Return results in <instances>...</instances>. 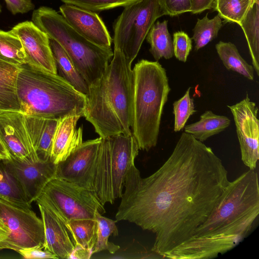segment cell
Here are the masks:
<instances>
[{
  "mask_svg": "<svg viewBox=\"0 0 259 259\" xmlns=\"http://www.w3.org/2000/svg\"><path fill=\"white\" fill-rule=\"evenodd\" d=\"M230 183L212 149L183 133L171 155L142 178L135 164L115 215L155 234L151 250L164 255L191 237L212 214Z\"/></svg>",
  "mask_w": 259,
  "mask_h": 259,
  "instance_id": "cell-1",
  "label": "cell"
},
{
  "mask_svg": "<svg viewBox=\"0 0 259 259\" xmlns=\"http://www.w3.org/2000/svg\"><path fill=\"white\" fill-rule=\"evenodd\" d=\"M258 215V176L255 169H249L230 182L212 214L164 258H215L246 238L257 223Z\"/></svg>",
  "mask_w": 259,
  "mask_h": 259,
  "instance_id": "cell-2",
  "label": "cell"
},
{
  "mask_svg": "<svg viewBox=\"0 0 259 259\" xmlns=\"http://www.w3.org/2000/svg\"><path fill=\"white\" fill-rule=\"evenodd\" d=\"M131 66L123 53L114 49L104 73L89 85L83 116L101 138L132 135L134 74Z\"/></svg>",
  "mask_w": 259,
  "mask_h": 259,
  "instance_id": "cell-3",
  "label": "cell"
},
{
  "mask_svg": "<svg viewBox=\"0 0 259 259\" xmlns=\"http://www.w3.org/2000/svg\"><path fill=\"white\" fill-rule=\"evenodd\" d=\"M16 91L24 115L55 119L83 116L85 96L58 74L24 64L18 73Z\"/></svg>",
  "mask_w": 259,
  "mask_h": 259,
  "instance_id": "cell-4",
  "label": "cell"
},
{
  "mask_svg": "<svg viewBox=\"0 0 259 259\" xmlns=\"http://www.w3.org/2000/svg\"><path fill=\"white\" fill-rule=\"evenodd\" d=\"M132 135L140 150L157 143L163 107L170 88L165 69L158 61L142 59L133 69Z\"/></svg>",
  "mask_w": 259,
  "mask_h": 259,
  "instance_id": "cell-5",
  "label": "cell"
},
{
  "mask_svg": "<svg viewBox=\"0 0 259 259\" xmlns=\"http://www.w3.org/2000/svg\"><path fill=\"white\" fill-rule=\"evenodd\" d=\"M31 20L62 47L89 85L101 76L113 56L111 48L100 47L90 42L52 8L43 6L35 10Z\"/></svg>",
  "mask_w": 259,
  "mask_h": 259,
  "instance_id": "cell-6",
  "label": "cell"
},
{
  "mask_svg": "<svg viewBox=\"0 0 259 259\" xmlns=\"http://www.w3.org/2000/svg\"><path fill=\"white\" fill-rule=\"evenodd\" d=\"M139 147L133 136L102 138L94 167L92 190L102 203L121 198L126 174L135 164Z\"/></svg>",
  "mask_w": 259,
  "mask_h": 259,
  "instance_id": "cell-7",
  "label": "cell"
},
{
  "mask_svg": "<svg viewBox=\"0 0 259 259\" xmlns=\"http://www.w3.org/2000/svg\"><path fill=\"white\" fill-rule=\"evenodd\" d=\"M36 201L65 223L71 220L95 219L97 211H106L93 191L58 178L47 184Z\"/></svg>",
  "mask_w": 259,
  "mask_h": 259,
  "instance_id": "cell-8",
  "label": "cell"
},
{
  "mask_svg": "<svg viewBox=\"0 0 259 259\" xmlns=\"http://www.w3.org/2000/svg\"><path fill=\"white\" fill-rule=\"evenodd\" d=\"M113 24L114 49L132 63L152 26L164 15L156 0H141L124 7Z\"/></svg>",
  "mask_w": 259,
  "mask_h": 259,
  "instance_id": "cell-9",
  "label": "cell"
},
{
  "mask_svg": "<svg viewBox=\"0 0 259 259\" xmlns=\"http://www.w3.org/2000/svg\"><path fill=\"white\" fill-rule=\"evenodd\" d=\"M44 243L42 219L31 208L0 198V251L44 248Z\"/></svg>",
  "mask_w": 259,
  "mask_h": 259,
  "instance_id": "cell-10",
  "label": "cell"
},
{
  "mask_svg": "<svg viewBox=\"0 0 259 259\" xmlns=\"http://www.w3.org/2000/svg\"><path fill=\"white\" fill-rule=\"evenodd\" d=\"M228 107L235 121L241 160L249 169H255L259 159L258 108L247 93L244 99Z\"/></svg>",
  "mask_w": 259,
  "mask_h": 259,
  "instance_id": "cell-11",
  "label": "cell"
},
{
  "mask_svg": "<svg viewBox=\"0 0 259 259\" xmlns=\"http://www.w3.org/2000/svg\"><path fill=\"white\" fill-rule=\"evenodd\" d=\"M101 140L100 137L82 142L64 160L57 164L55 178L92 190L94 167Z\"/></svg>",
  "mask_w": 259,
  "mask_h": 259,
  "instance_id": "cell-12",
  "label": "cell"
},
{
  "mask_svg": "<svg viewBox=\"0 0 259 259\" xmlns=\"http://www.w3.org/2000/svg\"><path fill=\"white\" fill-rule=\"evenodd\" d=\"M0 138L10 158L30 164L38 162L21 112L0 113Z\"/></svg>",
  "mask_w": 259,
  "mask_h": 259,
  "instance_id": "cell-13",
  "label": "cell"
},
{
  "mask_svg": "<svg viewBox=\"0 0 259 259\" xmlns=\"http://www.w3.org/2000/svg\"><path fill=\"white\" fill-rule=\"evenodd\" d=\"M20 40L26 64L35 68L58 74L48 35L32 21H24L11 30Z\"/></svg>",
  "mask_w": 259,
  "mask_h": 259,
  "instance_id": "cell-14",
  "label": "cell"
},
{
  "mask_svg": "<svg viewBox=\"0 0 259 259\" xmlns=\"http://www.w3.org/2000/svg\"><path fill=\"white\" fill-rule=\"evenodd\" d=\"M5 166L20 186L31 204L41 194L47 184L56 177L57 164L51 160L30 164L10 158L3 160Z\"/></svg>",
  "mask_w": 259,
  "mask_h": 259,
  "instance_id": "cell-15",
  "label": "cell"
},
{
  "mask_svg": "<svg viewBox=\"0 0 259 259\" xmlns=\"http://www.w3.org/2000/svg\"><path fill=\"white\" fill-rule=\"evenodd\" d=\"M59 11L72 27L85 38L100 47L111 48L113 39L97 13L67 4L61 6Z\"/></svg>",
  "mask_w": 259,
  "mask_h": 259,
  "instance_id": "cell-16",
  "label": "cell"
},
{
  "mask_svg": "<svg viewBox=\"0 0 259 259\" xmlns=\"http://www.w3.org/2000/svg\"><path fill=\"white\" fill-rule=\"evenodd\" d=\"M38 205L44 226V248L58 258H70L75 246L65 223L47 207Z\"/></svg>",
  "mask_w": 259,
  "mask_h": 259,
  "instance_id": "cell-17",
  "label": "cell"
},
{
  "mask_svg": "<svg viewBox=\"0 0 259 259\" xmlns=\"http://www.w3.org/2000/svg\"><path fill=\"white\" fill-rule=\"evenodd\" d=\"M81 116L69 115L59 119L55 132L50 160L58 164L64 160L82 143V128L76 129Z\"/></svg>",
  "mask_w": 259,
  "mask_h": 259,
  "instance_id": "cell-18",
  "label": "cell"
},
{
  "mask_svg": "<svg viewBox=\"0 0 259 259\" xmlns=\"http://www.w3.org/2000/svg\"><path fill=\"white\" fill-rule=\"evenodd\" d=\"M26 128L38 161L50 160L53 142L59 119L24 115Z\"/></svg>",
  "mask_w": 259,
  "mask_h": 259,
  "instance_id": "cell-19",
  "label": "cell"
},
{
  "mask_svg": "<svg viewBox=\"0 0 259 259\" xmlns=\"http://www.w3.org/2000/svg\"><path fill=\"white\" fill-rule=\"evenodd\" d=\"M65 224L75 246L70 258H90L97 240V225L96 220H71Z\"/></svg>",
  "mask_w": 259,
  "mask_h": 259,
  "instance_id": "cell-20",
  "label": "cell"
},
{
  "mask_svg": "<svg viewBox=\"0 0 259 259\" xmlns=\"http://www.w3.org/2000/svg\"><path fill=\"white\" fill-rule=\"evenodd\" d=\"M20 66L0 59V113L21 112L17 95L16 82Z\"/></svg>",
  "mask_w": 259,
  "mask_h": 259,
  "instance_id": "cell-21",
  "label": "cell"
},
{
  "mask_svg": "<svg viewBox=\"0 0 259 259\" xmlns=\"http://www.w3.org/2000/svg\"><path fill=\"white\" fill-rule=\"evenodd\" d=\"M49 40L57 71L59 72L58 74L85 96L89 90L88 83L62 47L54 39L49 38Z\"/></svg>",
  "mask_w": 259,
  "mask_h": 259,
  "instance_id": "cell-22",
  "label": "cell"
},
{
  "mask_svg": "<svg viewBox=\"0 0 259 259\" xmlns=\"http://www.w3.org/2000/svg\"><path fill=\"white\" fill-rule=\"evenodd\" d=\"M230 123L231 120L227 116L217 115L208 110L201 115L199 121L186 125L185 132L203 142L224 131Z\"/></svg>",
  "mask_w": 259,
  "mask_h": 259,
  "instance_id": "cell-23",
  "label": "cell"
},
{
  "mask_svg": "<svg viewBox=\"0 0 259 259\" xmlns=\"http://www.w3.org/2000/svg\"><path fill=\"white\" fill-rule=\"evenodd\" d=\"M167 23V20L155 22L146 37L150 46L149 51L156 61L162 58L170 59L174 55L172 40L168 30Z\"/></svg>",
  "mask_w": 259,
  "mask_h": 259,
  "instance_id": "cell-24",
  "label": "cell"
},
{
  "mask_svg": "<svg viewBox=\"0 0 259 259\" xmlns=\"http://www.w3.org/2000/svg\"><path fill=\"white\" fill-rule=\"evenodd\" d=\"M246 39L252 66L259 75V0L256 1L239 25Z\"/></svg>",
  "mask_w": 259,
  "mask_h": 259,
  "instance_id": "cell-25",
  "label": "cell"
},
{
  "mask_svg": "<svg viewBox=\"0 0 259 259\" xmlns=\"http://www.w3.org/2000/svg\"><path fill=\"white\" fill-rule=\"evenodd\" d=\"M215 49L227 69L236 72L249 80H253L254 70L253 66L241 57L234 44L220 41L216 44Z\"/></svg>",
  "mask_w": 259,
  "mask_h": 259,
  "instance_id": "cell-26",
  "label": "cell"
},
{
  "mask_svg": "<svg viewBox=\"0 0 259 259\" xmlns=\"http://www.w3.org/2000/svg\"><path fill=\"white\" fill-rule=\"evenodd\" d=\"M258 0H214L212 9L225 22L239 25Z\"/></svg>",
  "mask_w": 259,
  "mask_h": 259,
  "instance_id": "cell-27",
  "label": "cell"
},
{
  "mask_svg": "<svg viewBox=\"0 0 259 259\" xmlns=\"http://www.w3.org/2000/svg\"><path fill=\"white\" fill-rule=\"evenodd\" d=\"M0 59L18 66L26 64L22 43L11 30H0Z\"/></svg>",
  "mask_w": 259,
  "mask_h": 259,
  "instance_id": "cell-28",
  "label": "cell"
},
{
  "mask_svg": "<svg viewBox=\"0 0 259 259\" xmlns=\"http://www.w3.org/2000/svg\"><path fill=\"white\" fill-rule=\"evenodd\" d=\"M95 220L97 225V240L93 254L104 250L110 253H115L120 247L109 241L108 239L112 234L115 236L118 235L117 222L102 215L99 211L95 214Z\"/></svg>",
  "mask_w": 259,
  "mask_h": 259,
  "instance_id": "cell-29",
  "label": "cell"
},
{
  "mask_svg": "<svg viewBox=\"0 0 259 259\" xmlns=\"http://www.w3.org/2000/svg\"><path fill=\"white\" fill-rule=\"evenodd\" d=\"M0 198L20 206L31 208L19 185L0 159Z\"/></svg>",
  "mask_w": 259,
  "mask_h": 259,
  "instance_id": "cell-30",
  "label": "cell"
},
{
  "mask_svg": "<svg viewBox=\"0 0 259 259\" xmlns=\"http://www.w3.org/2000/svg\"><path fill=\"white\" fill-rule=\"evenodd\" d=\"M222 25L218 15L211 19L207 15L202 19H198L191 38L195 42V50L198 51L216 38Z\"/></svg>",
  "mask_w": 259,
  "mask_h": 259,
  "instance_id": "cell-31",
  "label": "cell"
},
{
  "mask_svg": "<svg viewBox=\"0 0 259 259\" xmlns=\"http://www.w3.org/2000/svg\"><path fill=\"white\" fill-rule=\"evenodd\" d=\"M190 89L189 87L184 96L173 103L175 132L183 129L190 116L197 111L195 109L194 100L190 96Z\"/></svg>",
  "mask_w": 259,
  "mask_h": 259,
  "instance_id": "cell-32",
  "label": "cell"
},
{
  "mask_svg": "<svg viewBox=\"0 0 259 259\" xmlns=\"http://www.w3.org/2000/svg\"><path fill=\"white\" fill-rule=\"evenodd\" d=\"M64 4L72 5L94 12L125 7L141 0H61Z\"/></svg>",
  "mask_w": 259,
  "mask_h": 259,
  "instance_id": "cell-33",
  "label": "cell"
},
{
  "mask_svg": "<svg viewBox=\"0 0 259 259\" xmlns=\"http://www.w3.org/2000/svg\"><path fill=\"white\" fill-rule=\"evenodd\" d=\"M172 48L175 57L186 62L192 48V39L184 31L176 32L173 34Z\"/></svg>",
  "mask_w": 259,
  "mask_h": 259,
  "instance_id": "cell-34",
  "label": "cell"
},
{
  "mask_svg": "<svg viewBox=\"0 0 259 259\" xmlns=\"http://www.w3.org/2000/svg\"><path fill=\"white\" fill-rule=\"evenodd\" d=\"M164 15L171 17L190 12L191 0H156Z\"/></svg>",
  "mask_w": 259,
  "mask_h": 259,
  "instance_id": "cell-35",
  "label": "cell"
},
{
  "mask_svg": "<svg viewBox=\"0 0 259 259\" xmlns=\"http://www.w3.org/2000/svg\"><path fill=\"white\" fill-rule=\"evenodd\" d=\"M23 258H58L54 254L45 250L41 246H35L20 249L17 251Z\"/></svg>",
  "mask_w": 259,
  "mask_h": 259,
  "instance_id": "cell-36",
  "label": "cell"
},
{
  "mask_svg": "<svg viewBox=\"0 0 259 259\" xmlns=\"http://www.w3.org/2000/svg\"><path fill=\"white\" fill-rule=\"evenodd\" d=\"M8 10L14 15L27 13L34 8L31 0H5Z\"/></svg>",
  "mask_w": 259,
  "mask_h": 259,
  "instance_id": "cell-37",
  "label": "cell"
},
{
  "mask_svg": "<svg viewBox=\"0 0 259 259\" xmlns=\"http://www.w3.org/2000/svg\"><path fill=\"white\" fill-rule=\"evenodd\" d=\"M214 0H191V8L190 12L192 14H199L205 11L212 9Z\"/></svg>",
  "mask_w": 259,
  "mask_h": 259,
  "instance_id": "cell-38",
  "label": "cell"
},
{
  "mask_svg": "<svg viewBox=\"0 0 259 259\" xmlns=\"http://www.w3.org/2000/svg\"><path fill=\"white\" fill-rule=\"evenodd\" d=\"M0 159L2 160L10 159V155L3 145L0 138Z\"/></svg>",
  "mask_w": 259,
  "mask_h": 259,
  "instance_id": "cell-39",
  "label": "cell"
},
{
  "mask_svg": "<svg viewBox=\"0 0 259 259\" xmlns=\"http://www.w3.org/2000/svg\"><path fill=\"white\" fill-rule=\"evenodd\" d=\"M1 12V7H0V13Z\"/></svg>",
  "mask_w": 259,
  "mask_h": 259,
  "instance_id": "cell-40",
  "label": "cell"
}]
</instances>
